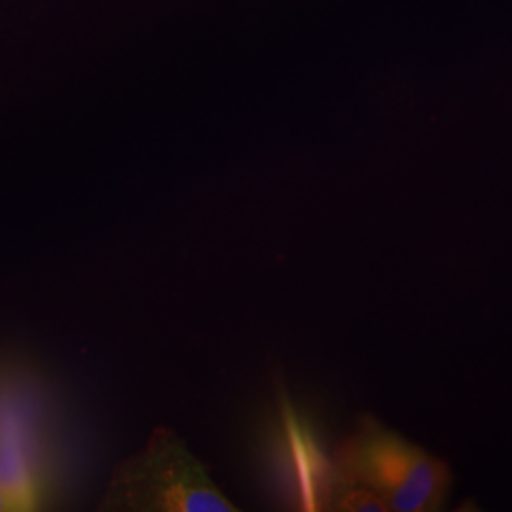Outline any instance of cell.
Masks as SVG:
<instances>
[{"instance_id":"6da1fadb","label":"cell","mask_w":512,"mask_h":512,"mask_svg":"<svg viewBox=\"0 0 512 512\" xmlns=\"http://www.w3.org/2000/svg\"><path fill=\"white\" fill-rule=\"evenodd\" d=\"M334 480L370 488L389 511H440L452 475L444 461L366 416L342 446Z\"/></svg>"},{"instance_id":"7a4b0ae2","label":"cell","mask_w":512,"mask_h":512,"mask_svg":"<svg viewBox=\"0 0 512 512\" xmlns=\"http://www.w3.org/2000/svg\"><path fill=\"white\" fill-rule=\"evenodd\" d=\"M103 511L234 512L205 467L173 431L158 427L147 446L112 473Z\"/></svg>"},{"instance_id":"3957f363","label":"cell","mask_w":512,"mask_h":512,"mask_svg":"<svg viewBox=\"0 0 512 512\" xmlns=\"http://www.w3.org/2000/svg\"><path fill=\"white\" fill-rule=\"evenodd\" d=\"M23 378L0 368V495L16 511L38 509L50 488L48 459Z\"/></svg>"},{"instance_id":"277c9868","label":"cell","mask_w":512,"mask_h":512,"mask_svg":"<svg viewBox=\"0 0 512 512\" xmlns=\"http://www.w3.org/2000/svg\"><path fill=\"white\" fill-rule=\"evenodd\" d=\"M327 509L348 512H387L384 499L370 488L351 482L334 480Z\"/></svg>"}]
</instances>
